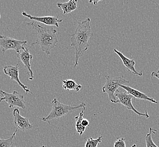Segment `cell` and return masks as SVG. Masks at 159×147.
<instances>
[{"label":"cell","mask_w":159,"mask_h":147,"mask_svg":"<svg viewBox=\"0 0 159 147\" xmlns=\"http://www.w3.org/2000/svg\"><path fill=\"white\" fill-rule=\"evenodd\" d=\"M89 18L78 23L75 31L71 37V46L75 50L74 67L79 65V60L89 47V41L93 36Z\"/></svg>","instance_id":"6da1fadb"},{"label":"cell","mask_w":159,"mask_h":147,"mask_svg":"<svg viewBox=\"0 0 159 147\" xmlns=\"http://www.w3.org/2000/svg\"><path fill=\"white\" fill-rule=\"evenodd\" d=\"M27 25L31 26L37 31V38L36 42H33L29 49L34 45L40 46L42 51L47 55H51V51L57 44V30L53 28L49 29L44 26L36 24L35 22L28 23Z\"/></svg>","instance_id":"7a4b0ae2"},{"label":"cell","mask_w":159,"mask_h":147,"mask_svg":"<svg viewBox=\"0 0 159 147\" xmlns=\"http://www.w3.org/2000/svg\"><path fill=\"white\" fill-rule=\"evenodd\" d=\"M86 104L84 102L80 103L77 105L71 106L65 105L58 101L56 98L52 101V110L49 115L45 117H42L40 120L51 123V121L54 119L60 118L70 112L74 110L80 108H86Z\"/></svg>","instance_id":"3957f363"},{"label":"cell","mask_w":159,"mask_h":147,"mask_svg":"<svg viewBox=\"0 0 159 147\" xmlns=\"http://www.w3.org/2000/svg\"><path fill=\"white\" fill-rule=\"evenodd\" d=\"M106 82L102 88V92L107 93L108 96L109 100L113 104H118V100L116 96V93L118 88L121 85L129 83V81L126 80L124 77H111L105 76Z\"/></svg>","instance_id":"277c9868"},{"label":"cell","mask_w":159,"mask_h":147,"mask_svg":"<svg viewBox=\"0 0 159 147\" xmlns=\"http://www.w3.org/2000/svg\"><path fill=\"white\" fill-rule=\"evenodd\" d=\"M0 102L2 101L7 102L9 105L10 109L13 107H16V108H21L25 109V102L24 97L25 95H23L18 92L17 91H14L11 93H7L2 90H0Z\"/></svg>","instance_id":"5b68a950"},{"label":"cell","mask_w":159,"mask_h":147,"mask_svg":"<svg viewBox=\"0 0 159 147\" xmlns=\"http://www.w3.org/2000/svg\"><path fill=\"white\" fill-rule=\"evenodd\" d=\"M27 42L21 41L6 36H0V48L5 53L8 50H14L17 52L25 49Z\"/></svg>","instance_id":"8992f818"},{"label":"cell","mask_w":159,"mask_h":147,"mask_svg":"<svg viewBox=\"0 0 159 147\" xmlns=\"http://www.w3.org/2000/svg\"><path fill=\"white\" fill-rule=\"evenodd\" d=\"M116 96L117 97L119 103L124 106L126 109L132 110L139 116L144 117L146 118H150V115L148 114L147 110L145 111L144 113H143L138 112L137 109L134 108L132 104V99L133 97L130 94H129L126 91H120L118 90L116 93Z\"/></svg>","instance_id":"52a82bcc"},{"label":"cell","mask_w":159,"mask_h":147,"mask_svg":"<svg viewBox=\"0 0 159 147\" xmlns=\"http://www.w3.org/2000/svg\"><path fill=\"white\" fill-rule=\"evenodd\" d=\"M19 62L17 64L16 66H7L3 68V72L7 75H8L10 78L11 80H14L16 82V83L19 84V86L21 87L23 90L25 91V93L27 94L28 93L33 95V93L30 90L27 86L24 85L20 80H19Z\"/></svg>","instance_id":"ba28073f"},{"label":"cell","mask_w":159,"mask_h":147,"mask_svg":"<svg viewBox=\"0 0 159 147\" xmlns=\"http://www.w3.org/2000/svg\"><path fill=\"white\" fill-rule=\"evenodd\" d=\"M16 57L19 60V62H21L24 65L26 70H27L28 74L30 75V78L29 80H32L34 79V73L31 69V62L33 58V55H31L30 51L29 48L27 47L25 49L22 50L19 52L16 53Z\"/></svg>","instance_id":"9c48e42d"},{"label":"cell","mask_w":159,"mask_h":147,"mask_svg":"<svg viewBox=\"0 0 159 147\" xmlns=\"http://www.w3.org/2000/svg\"><path fill=\"white\" fill-rule=\"evenodd\" d=\"M13 116L14 125L17 130L25 131L32 129V125L30 123L29 118L20 115L19 108L14 109Z\"/></svg>","instance_id":"30bf717a"},{"label":"cell","mask_w":159,"mask_h":147,"mask_svg":"<svg viewBox=\"0 0 159 147\" xmlns=\"http://www.w3.org/2000/svg\"><path fill=\"white\" fill-rule=\"evenodd\" d=\"M23 16L28 18L30 19L34 20L35 22L42 23L47 26H56L59 27V23L63 22V19H60L58 16H32L30 14L25 13V11L22 12Z\"/></svg>","instance_id":"8fae6325"},{"label":"cell","mask_w":159,"mask_h":147,"mask_svg":"<svg viewBox=\"0 0 159 147\" xmlns=\"http://www.w3.org/2000/svg\"><path fill=\"white\" fill-rule=\"evenodd\" d=\"M113 51L116 53L121 58V60L123 62V64L129 72L135 75H138L139 77H142L143 75V73L142 71L138 72V71L136 70V69L135 68V62L133 59L128 58L125 56H124L123 53H122L120 51H117L116 49H114Z\"/></svg>","instance_id":"7c38bea8"},{"label":"cell","mask_w":159,"mask_h":147,"mask_svg":"<svg viewBox=\"0 0 159 147\" xmlns=\"http://www.w3.org/2000/svg\"><path fill=\"white\" fill-rule=\"evenodd\" d=\"M120 87L125 90L129 94L131 95L134 98L138 99L143 100L146 101H148L153 104H157L158 102L156 101V100L154 99L152 97H150L147 95L146 94L143 92H141L138 90H135L134 88H131L130 87L125 86V85H121Z\"/></svg>","instance_id":"4fadbf2b"},{"label":"cell","mask_w":159,"mask_h":147,"mask_svg":"<svg viewBox=\"0 0 159 147\" xmlns=\"http://www.w3.org/2000/svg\"><path fill=\"white\" fill-rule=\"evenodd\" d=\"M77 2L76 0H70L67 2L57 3V6L63 11V14L65 15L73 12L77 9Z\"/></svg>","instance_id":"5bb4252c"},{"label":"cell","mask_w":159,"mask_h":147,"mask_svg":"<svg viewBox=\"0 0 159 147\" xmlns=\"http://www.w3.org/2000/svg\"><path fill=\"white\" fill-rule=\"evenodd\" d=\"M63 83V88L64 90H66L68 91H74L75 92H78L80 90L83 88L82 85L77 83L72 79H66V80H62Z\"/></svg>","instance_id":"9a60e30c"},{"label":"cell","mask_w":159,"mask_h":147,"mask_svg":"<svg viewBox=\"0 0 159 147\" xmlns=\"http://www.w3.org/2000/svg\"><path fill=\"white\" fill-rule=\"evenodd\" d=\"M86 108H84L82 111L80 113V115L76 116L75 117V119L76 120L75 123V128H76V132L80 134V136H82L86 130V127L83 126L82 124V121L83 119L84 112Z\"/></svg>","instance_id":"2e32d148"},{"label":"cell","mask_w":159,"mask_h":147,"mask_svg":"<svg viewBox=\"0 0 159 147\" xmlns=\"http://www.w3.org/2000/svg\"><path fill=\"white\" fill-rule=\"evenodd\" d=\"M157 131L153 128L152 127H150L149 132L145 136V141H146V147H159L157 146L156 144L154 143L152 140V134H156Z\"/></svg>","instance_id":"e0dca14e"},{"label":"cell","mask_w":159,"mask_h":147,"mask_svg":"<svg viewBox=\"0 0 159 147\" xmlns=\"http://www.w3.org/2000/svg\"><path fill=\"white\" fill-rule=\"evenodd\" d=\"M17 131L18 130L16 129V131L10 136L9 138L5 139H0V147H11V145L13 144L14 139L16 138Z\"/></svg>","instance_id":"ac0fdd59"},{"label":"cell","mask_w":159,"mask_h":147,"mask_svg":"<svg viewBox=\"0 0 159 147\" xmlns=\"http://www.w3.org/2000/svg\"><path fill=\"white\" fill-rule=\"evenodd\" d=\"M102 136L100 135L97 139H93L89 138L86 141L84 147H98L100 143H102Z\"/></svg>","instance_id":"d6986e66"},{"label":"cell","mask_w":159,"mask_h":147,"mask_svg":"<svg viewBox=\"0 0 159 147\" xmlns=\"http://www.w3.org/2000/svg\"><path fill=\"white\" fill-rule=\"evenodd\" d=\"M113 147H126L125 144V139L123 138L117 139Z\"/></svg>","instance_id":"ffe728a7"},{"label":"cell","mask_w":159,"mask_h":147,"mask_svg":"<svg viewBox=\"0 0 159 147\" xmlns=\"http://www.w3.org/2000/svg\"><path fill=\"white\" fill-rule=\"evenodd\" d=\"M82 124L83 125V126H84V127H87L88 126H89V120L83 118L82 121Z\"/></svg>","instance_id":"44dd1931"},{"label":"cell","mask_w":159,"mask_h":147,"mask_svg":"<svg viewBox=\"0 0 159 147\" xmlns=\"http://www.w3.org/2000/svg\"><path fill=\"white\" fill-rule=\"evenodd\" d=\"M151 78H153V77H155V78H156L157 79H158V80H159V70L157 72H156V71H152V73H151Z\"/></svg>","instance_id":"7402d4cb"},{"label":"cell","mask_w":159,"mask_h":147,"mask_svg":"<svg viewBox=\"0 0 159 147\" xmlns=\"http://www.w3.org/2000/svg\"><path fill=\"white\" fill-rule=\"evenodd\" d=\"M99 1H92V2H93V3H94V5H96V4H98V3L99 2Z\"/></svg>","instance_id":"603a6c76"},{"label":"cell","mask_w":159,"mask_h":147,"mask_svg":"<svg viewBox=\"0 0 159 147\" xmlns=\"http://www.w3.org/2000/svg\"><path fill=\"white\" fill-rule=\"evenodd\" d=\"M131 147H137V145L135 144H134V145H133Z\"/></svg>","instance_id":"cb8c5ba5"},{"label":"cell","mask_w":159,"mask_h":147,"mask_svg":"<svg viewBox=\"0 0 159 147\" xmlns=\"http://www.w3.org/2000/svg\"><path fill=\"white\" fill-rule=\"evenodd\" d=\"M42 147H47V145H43V146H42Z\"/></svg>","instance_id":"d4e9b609"},{"label":"cell","mask_w":159,"mask_h":147,"mask_svg":"<svg viewBox=\"0 0 159 147\" xmlns=\"http://www.w3.org/2000/svg\"><path fill=\"white\" fill-rule=\"evenodd\" d=\"M0 18H1V14H0Z\"/></svg>","instance_id":"484cf974"}]
</instances>
